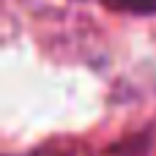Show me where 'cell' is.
<instances>
[{"instance_id":"1","label":"cell","mask_w":156,"mask_h":156,"mask_svg":"<svg viewBox=\"0 0 156 156\" xmlns=\"http://www.w3.org/2000/svg\"><path fill=\"white\" fill-rule=\"evenodd\" d=\"M112 8L118 11H129V14H156V0H107Z\"/></svg>"}]
</instances>
